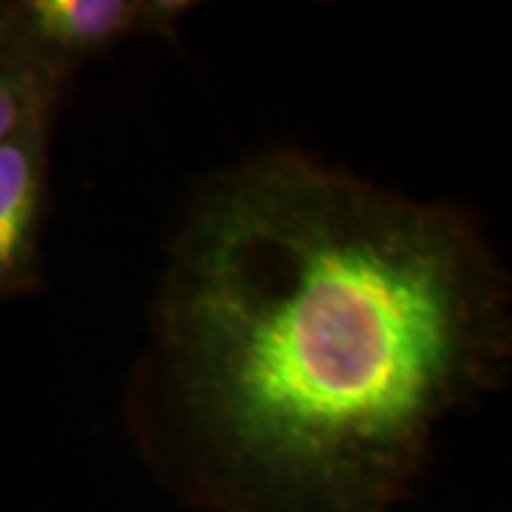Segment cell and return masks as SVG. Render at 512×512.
Instances as JSON below:
<instances>
[{
	"label": "cell",
	"instance_id": "cell-1",
	"mask_svg": "<svg viewBox=\"0 0 512 512\" xmlns=\"http://www.w3.org/2000/svg\"><path fill=\"white\" fill-rule=\"evenodd\" d=\"M510 370L512 278L470 209L271 150L185 204L124 418L200 512H394Z\"/></svg>",
	"mask_w": 512,
	"mask_h": 512
},
{
	"label": "cell",
	"instance_id": "cell-2",
	"mask_svg": "<svg viewBox=\"0 0 512 512\" xmlns=\"http://www.w3.org/2000/svg\"><path fill=\"white\" fill-rule=\"evenodd\" d=\"M188 0H0V34L41 74L72 88L86 64L128 41H176Z\"/></svg>",
	"mask_w": 512,
	"mask_h": 512
},
{
	"label": "cell",
	"instance_id": "cell-3",
	"mask_svg": "<svg viewBox=\"0 0 512 512\" xmlns=\"http://www.w3.org/2000/svg\"><path fill=\"white\" fill-rule=\"evenodd\" d=\"M62 105H48L0 143V304L43 287L50 147Z\"/></svg>",
	"mask_w": 512,
	"mask_h": 512
},
{
	"label": "cell",
	"instance_id": "cell-4",
	"mask_svg": "<svg viewBox=\"0 0 512 512\" xmlns=\"http://www.w3.org/2000/svg\"><path fill=\"white\" fill-rule=\"evenodd\" d=\"M69 88L29 64L0 34V143L8 140L31 114L48 105H64Z\"/></svg>",
	"mask_w": 512,
	"mask_h": 512
}]
</instances>
